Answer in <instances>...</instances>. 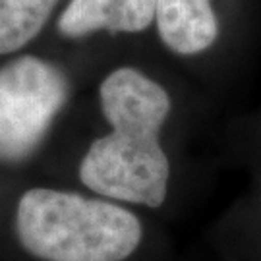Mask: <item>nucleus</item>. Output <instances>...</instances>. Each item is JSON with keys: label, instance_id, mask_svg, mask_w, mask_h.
Masks as SVG:
<instances>
[{"label": "nucleus", "instance_id": "1", "mask_svg": "<svg viewBox=\"0 0 261 261\" xmlns=\"http://www.w3.org/2000/svg\"><path fill=\"white\" fill-rule=\"evenodd\" d=\"M99 101L111 132L89 145L80 180L99 196L157 209L170 180L161 145V130L172 111L170 95L145 72L122 66L101 82Z\"/></svg>", "mask_w": 261, "mask_h": 261}, {"label": "nucleus", "instance_id": "2", "mask_svg": "<svg viewBox=\"0 0 261 261\" xmlns=\"http://www.w3.org/2000/svg\"><path fill=\"white\" fill-rule=\"evenodd\" d=\"M16 234L43 261H124L138 250L143 228L109 199L31 188L16 207Z\"/></svg>", "mask_w": 261, "mask_h": 261}, {"label": "nucleus", "instance_id": "3", "mask_svg": "<svg viewBox=\"0 0 261 261\" xmlns=\"http://www.w3.org/2000/svg\"><path fill=\"white\" fill-rule=\"evenodd\" d=\"M70 95L66 74L33 55L0 66V163L28 159L45 140Z\"/></svg>", "mask_w": 261, "mask_h": 261}, {"label": "nucleus", "instance_id": "4", "mask_svg": "<svg viewBox=\"0 0 261 261\" xmlns=\"http://www.w3.org/2000/svg\"><path fill=\"white\" fill-rule=\"evenodd\" d=\"M157 0H70L58 18V31L70 39L97 31L141 33L155 21Z\"/></svg>", "mask_w": 261, "mask_h": 261}, {"label": "nucleus", "instance_id": "5", "mask_svg": "<svg viewBox=\"0 0 261 261\" xmlns=\"http://www.w3.org/2000/svg\"><path fill=\"white\" fill-rule=\"evenodd\" d=\"M159 37L178 56L205 53L219 39V18L211 0H157Z\"/></svg>", "mask_w": 261, "mask_h": 261}, {"label": "nucleus", "instance_id": "6", "mask_svg": "<svg viewBox=\"0 0 261 261\" xmlns=\"http://www.w3.org/2000/svg\"><path fill=\"white\" fill-rule=\"evenodd\" d=\"M60 0H0V56L29 45L47 25Z\"/></svg>", "mask_w": 261, "mask_h": 261}]
</instances>
